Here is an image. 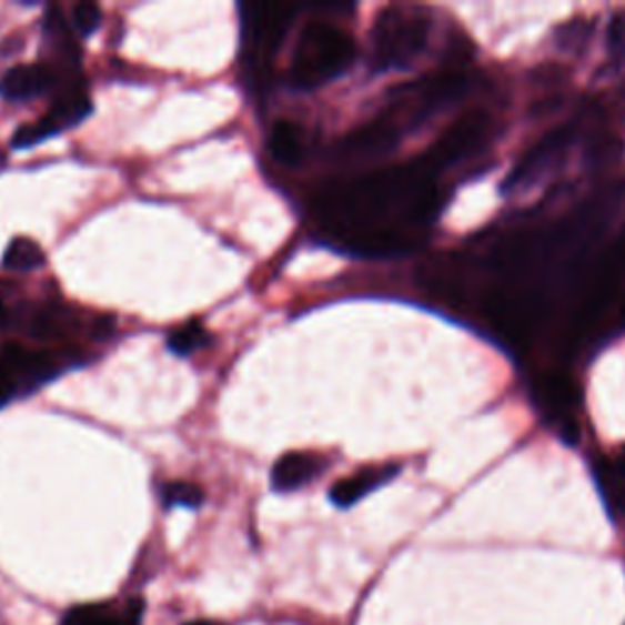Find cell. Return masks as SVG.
<instances>
[{"label": "cell", "mask_w": 625, "mask_h": 625, "mask_svg": "<svg viewBox=\"0 0 625 625\" xmlns=\"http://www.w3.org/2000/svg\"><path fill=\"white\" fill-rule=\"evenodd\" d=\"M435 171L425 159L389 167L345 183H333L315 199L323 228L350 252L399 256L419 248L421 228L437 213Z\"/></svg>", "instance_id": "1"}, {"label": "cell", "mask_w": 625, "mask_h": 625, "mask_svg": "<svg viewBox=\"0 0 625 625\" xmlns=\"http://www.w3.org/2000/svg\"><path fill=\"white\" fill-rule=\"evenodd\" d=\"M354 61L352 37L327 22H313L293 49L289 81L293 89L311 91L345 73Z\"/></svg>", "instance_id": "2"}, {"label": "cell", "mask_w": 625, "mask_h": 625, "mask_svg": "<svg viewBox=\"0 0 625 625\" xmlns=\"http://www.w3.org/2000/svg\"><path fill=\"white\" fill-rule=\"evenodd\" d=\"M431 37V22L421 10L386 8L379 12L372 30V59L376 69H409Z\"/></svg>", "instance_id": "3"}, {"label": "cell", "mask_w": 625, "mask_h": 625, "mask_svg": "<svg viewBox=\"0 0 625 625\" xmlns=\"http://www.w3.org/2000/svg\"><path fill=\"white\" fill-rule=\"evenodd\" d=\"M492 115L484 110H472V113L462 115L455 125H450V130L423 159L433 171L464 162V159L484 150L488 138H492Z\"/></svg>", "instance_id": "4"}, {"label": "cell", "mask_w": 625, "mask_h": 625, "mask_svg": "<svg viewBox=\"0 0 625 625\" xmlns=\"http://www.w3.org/2000/svg\"><path fill=\"white\" fill-rule=\"evenodd\" d=\"M574 140H577V128L574 125H560L543 134V140H537L531 150L521 157V162L513 167L506 189L518 191L541 181L562 162V157L569 152Z\"/></svg>", "instance_id": "5"}, {"label": "cell", "mask_w": 625, "mask_h": 625, "mask_svg": "<svg viewBox=\"0 0 625 625\" xmlns=\"http://www.w3.org/2000/svg\"><path fill=\"white\" fill-rule=\"evenodd\" d=\"M464 91H467V77L460 71H445L403 89L396 98V105L406 110L411 118L423 120L455 103Z\"/></svg>", "instance_id": "6"}, {"label": "cell", "mask_w": 625, "mask_h": 625, "mask_svg": "<svg viewBox=\"0 0 625 625\" xmlns=\"http://www.w3.org/2000/svg\"><path fill=\"white\" fill-rule=\"evenodd\" d=\"M535 403L545 413V419L562 427V437L577 443V423H574V409L579 403V391L572 379L562 374H547L537 379L533 386Z\"/></svg>", "instance_id": "7"}, {"label": "cell", "mask_w": 625, "mask_h": 625, "mask_svg": "<svg viewBox=\"0 0 625 625\" xmlns=\"http://www.w3.org/2000/svg\"><path fill=\"white\" fill-rule=\"evenodd\" d=\"M244 37L260 54H274L281 40H284L296 8L286 3H264L244 6Z\"/></svg>", "instance_id": "8"}, {"label": "cell", "mask_w": 625, "mask_h": 625, "mask_svg": "<svg viewBox=\"0 0 625 625\" xmlns=\"http://www.w3.org/2000/svg\"><path fill=\"white\" fill-rule=\"evenodd\" d=\"M399 144V128L394 118H376L366 125L350 132L342 142V152L347 157H379L394 150Z\"/></svg>", "instance_id": "9"}, {"label": "cell", "mask_w": 625, "mask_h": 625, "mask_svg": "<svg viewBox=\"0 0 625 625\" xmlns=\"http://www.w3.org/2000/svg\"><path fill=\"white\" fill-rule=\"evenodd\" d=\"M321 467V457L311 455V452H289L274 464L272 486L276 492H296V488L311 484Z\"/></svg>", "instance_id": "10"}, {"label": "cell", "mask_w": 625, "mask_h": 625, "mask_svg": "<svg viewBox=\"0 0 625 625\" xmlns=\"http://www.w3.org/2000/svg\"><path fill=\"white\" fill-rule=\"evenodd\" d=\"M52 85V73L37 64L12 67L0 79V95L8 101H28V98L42 95Z\"/></svg>", "instance_id": "11"}, {"label": "cell", "mask_w": 625, "mask_h": 625, "mask_svg": "<svg viewBox=\"0 0 625 625\" xmlns=\"http://www.w3.org/2000/svg\"><path fill=\"white\" fill-rule=\"evenodd\" d=\"M399 467H382V470H362L357 474L347 476V480L337 482L333 488H330V501L337 508H350L362 501L366 494H372L374 488H379L382 484H386L391 476H396Z\"/></svg>", "instance_id": "12"}, {"label": "cell", "mask_w": 625, "mask_h": 625, "mask_svg": "<svg viewBox=\"0 0 625 625\" xmlns=\"http://www.w3.org/2000/svg\"><path fill=\"white\" fill-rule=\"evenodd\" d=\"M594 474L611 513H625V447L616 460H598Z\"/></svg>", "instance_id": "13"}, {"label": "cell", "mask_w": 625, "mask_h": 625, "mask_svg": "<svg viewBox=\"0 0 625 625\" xmlns=\"http://www.w3.org/2000/svg\"><path fill=\"white\" fill-rule=\"evenodd\" d=\"M269 152L276 159L279 164H299L305 152V140H303V130L301 125L291 120L276 122L272 134H269Z\"/></svg>", "instance_id": "14"}, {"label": "cell", "mask_w": 625, "mask_h": 625, "mask_svg": "<svg viewBox=\"0 0 625 625\" xmlns=\"http://www.w3.org/2000/svg\"><path fill=\"white\" fill-rule=\"evenodd\" d=\"M89 113H91L89 98L71 95V98H64V101H59L42 120L47 122V128L52 130V134H59L61 130L77 125V122H81Z\"/></svg>", "instance_id": "15"}, {"label": "cell", "mask_w": 625, "mask_h": 625, "mask_svg": "<svg viewBox=\"0 0 625 625\" xmlns=\"http://www.w3.org/2000/svg\"><path fill=\"white\" fill-rule=\"evenodd\" d=\"M44 264V252L40 244L30 238H16L3 254V266L10 272H32Z\"/></svg>", "instance_id": "16"}, {"label": "cell", "mask_w": 625, "mask_h": 625, "mask_svg": "<svg viewBox=\"0 0 625 625\" xmlns=\"http://www.w3.org/2000/svg\"><path fill=\"white\" fill-rule=\"evenodd\" d=\"M208 342V333L199 325V323H189L181 325L179 330H174L169 337V350L179 354V357H187V354H193L199 347H203Z\"/></svg>", "instance_id": "17"}, {"label": "cell", "mask_w": 625, "mask_h": 625, "mask_svg": "<svg viewBox=\"0 0 625 625\" xmlns=\"http://www.w3.org/2000/svg\"><path fill=\"white\" fill-rule=\"evenodd\" d=\"M164 506H181V508H199L203 504V492L195 484L189 482H171L162 492Z\"/></svg>", "instance_id": "18"}, {"label": "cell", "mask_w": 625, "mask_h": 625, "mask_svg": "<svg viewBox=\"0 0 625 625\" xmlns=\"http://www.w3.org/2000/svg\"><path fill=\"white\" fill-rule=\"evenodd\" d=\"M67 625H118L105 608L101 606H83L67 614Z\"/></svg>", "instance_id": "19"}, {"label": "cell", "mask_w": 625, "mask_h": 625, "mask_svg": "<svg viewBox=\"0 0 625 625\" xmlns=\"http://www.w3.org/2000/svg\"><path fill=\"white\" fill-rule=\"evenodd\" d=\"M73 24H77V30L81 34H93L98 30V24H101V8L93 6V3H79L73 8Z\"/></svg>", "instance_id": "20"}, {"label": "cell", "mask_w": 625, "mask_h": 625, "mask_svg": "<svg viewBox=\"0 0 625 625\" xmlns=\"http://www.w3.org/2000/svg\"><path fill=\"white\" fill-rule=\"evenodd\" d=\"M608 47H611V57L614 59L625 54V12H621V16H616V20L611 22Z\"/></svg>", "instance_id": "21"}, {"label": "cell", "mask_w": 625, "mask_h": 625, "mask_svg": "<svg viewBox=\"0 0 625 625\" xmlns=\"http://www.w3.org/2000/svg\"><path fill=\"white\" fill-rule=\"evenodd\" d=\"M18 379H16V374H12L8 366H6V362L0 360V406H3L6 401H10L12 399V394H16L18 391Z\"/></svg>", "instance_id": "22"}, {"label": "cell", "mask_w": 625, "mask_h": 625, "mask_svg": "<svg viewBox=\"0 0 625 625\" xmlns=\"http://www.w3.org/2000/svg\"><path fill=\"white\" fill-rule=\"evenodd\" d=\"M3 317H6V305H3V299H0V323H3Z\"/></svg>", "instance_id": "23"}, {"label": "cell", "mask_w": 625, "mask_h": 625, "mask_svg": "<svg viewBox=\"0 0 625 625\" xmlns=\"http://www.w3.org/2000/svg\"><path fill=\"white\" fill-rule=\"evenodd\" d=\"M189 625H215V623H208V621H193V623H189Z\"/></svg>", "instance_id": "24"}, {"label": "cell", "mask_w": 625, "mask_h": 625, "mask_svg": "<svg viewBox=\"0 0 625 625\" xmlns=\"http://www.w3.org/2000/svg\"><path fill=\"white\" fill-rule=\"evenodd\" d=\"M623 317H625V305H623Z\"/></svg>", "instance_id": "25"}]
</instances>
